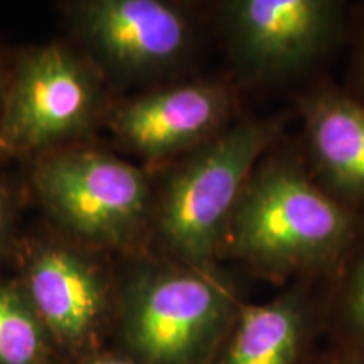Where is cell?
<instances>
[{"label":"cell","mask_w":364,"mask_h":364,"mask_svg":"<svg viewBox=\"0 0 364 364\" xmlns=\"http://www.w3.org/2000/svg\"><path fill=\"white\" fill-rule=\"evenodd\" d=\"M354 215L290 154L258 162L231 218L225 255L277 285L334 280L356 243Z\"/></svg>","instance_id":"6da1fadb"},{"label":"cell","mask_w":364,"mask_h":364,"mask_svg":"<svg viewBox=\"0 0 364 364\" xmlns=\"http://www.w3.org/2000/svg\"><path fill=\"white\" fill-rule=\"evenodd\" d=\"M247 302L218 265L147 262L117 284V351L142 364H211Z\"/></svg>","instance_id":"7a4b0ae2"},{"label":"cell","mask_w":364,"mask_h":364,"mask_svg":"<svg viewBox=\"0 0 364 364\" xmlns=\"http://www.w3.org/2000/svg\"><path fill=\"white\" fill-rule=\"evenodd\" d=\"M284 117L241 118L189 152L154 198L152 221L171 260L213 267L225 255L245 184L284 130Z\"/></svg>","instance_id":"3957f363"},{"label":"cell","mask_w":364,"mask_h":364,"mask_svg":"<svg viewBox=\"0 0 364 364\" xmlns=\"http://www.w3.org/2000/svg\"><path fill=\"white\" fill-rule=\"evenodd\" d=\"M33 182L46 209L90 245L132 250L152 221L149 177L103 150H54L41 159Z\"/></svg>","instance_id":"277c9868"},{"label":"cell","mask_w":364,"mask_h":364,"mask_svg":"<svg viewBox=\"0 0 364 364\" xmlns=\"http://www.w3.org/2000/svg\"><path fill=\"white\" fill-rule=\"evenodd\" d=\"M93 66L61 44L31 49L0 98V152L31 156L83 135L102 108Z\"/></svg>","instance_id":"5b68a950"},{"label":"cell","mask_w":364,"mask_h":364,"mask_svg":"<svg viewBox=\"0 0 364 364\" xmlns=\"http://www.w3.org/2000/svg\"><path fill=\"white\" fill-rule=\"evenodd\" d=\"M235 66L255 83L306 71L338 44L343 4L334 0H231L221 7Z\"/></svg>","instance_id":"8992f818"},{"label":"cell","mask_w":364,"mask_h":364,"mask_svg":"<svg viewBox=\"0 0 364 364\" xmlns=\"http://www.w3.org/2000/svg\"><path fill=\"white\" fill-rule=\"evenodd\" d=\"M17 282L59 356L105 349L115 326L117 282L93 258L63 243H39Z\"/></svg>","instance_id":"52a82bcc"},{"label":"cell","mask_w":364,"mask_h":364,"mask_svg":"<svg viewBox=\"0 0 364 364\" xmlns=\"http://www.w3.org/2000/svg\"><path fill=\"white\" fill-rule=\"evenodd\" d=\"M86 44L130 78L169 71L188 56L194 24L179 4L164 0H85L71 7Z\"/></svg>","instance_id":"ba28073f"},{"label":"cell","mask_w":364,"mask_h":364,"mask_svg":"<svg viewBox=\"0 0 364 364\" xmlns=\"http://www.w3.org/2000/svg\"><path fill=\"white\" fill-rule=\"evenodd\" d=\"M235 90L223 81H189L140 95L117 107L110 129L150 164L193 152L233 122Z\"/></svg>","instance_id":"9c48e42d"},{"label":"cell","mask_w":364,"mask_h":364,"mask_svg":"<svg viewBox=\"0 0 364 364\" xmlns=\"http://www.w3.org/2000/svg\"><path fill=\"white\" fill-rule=\"evenodd\" d=\"M327 287L295 280L267 302H247L211 364H311L324 336Z\"/></svg>","instance_id":"30bf717a"},{"label":"cell","mask_w":364,"mask_h":364,"mask_svg":"<svg viewBox=\"0 0 364 364\" xmlns=\"http://www.w3.org/2000/svg\"><path fill=\"white\" fill-rule=\"evenodd\" d=\"M309 149L332 191L364 201V105L332 88L304 100Z\"/></svg>","instance_id":"8fae6325"},{"label":"cell","mask_w":364,"mask_h":364,"mask_svg":"<svg viewBox=\"0 0 364 364\" xmlns=\"http://www.w3.org/2000/svg\"><path fill=\"white\" fill-rule=\"evenodd\" d=\"M324 336L327 348L354 364H364V243L351 265L327 287Z\"/></svg>","instance_id":"7c38bea8"},{"label":"cell","mask_w":364,"mask_h":364,"mask_svg":"<svg viewBox=\"0 0 364 364\" xmlns=\"http://www.w3.org/2000/svg\"><path fill=\"white\" fill-rule=\"evenodd\" d=\"M59 358L19 282L0 279V364H56Z\"/></svg>","instance_id":"4fadbf2b"},{"label":"cell","mask_w":364,"mask_h":364,"mask_svg":"<svg viewBox=\"0 0 364 364\" xmlns=\"http://www.w3.org/2000/svg\"><path fill=\"white\" fill-rule=\"evenodd\" d=\"M56 364H142L125 354L118 353L117 349H102V351L85 354L78 358H59Z\"/></svg>","instance_id":"5bb4252c"},{"label":"cell","mask_w":364,"mask_h":364,"mask_svg":"<svg viewBox=\"0 0 364 364\" xmlns=\"http://www.w3.org/2000/svg\"><path fill=\"white\" fill-rule=\"evenodd\" d=\"M11 218H12L11 196H9L7 191L0 186V253L4 252V247H6L9 228H11Z\"/></svg>","instance_id":"9a60e30c"},{"label":"cell","mask_w":364,"mask_h":364,"mask_svg":"<svg viewBox=\"0 0 364 364\" xmlns=\"http://www.w3.org/2000/svg\"><path fill=\"white\" fill-rule=\"evenodd\" d=\"M311 364H354V363L348 361V359L341 356V354L334 353L329 348H326L324 351H317Z\"/></svg>","instance_id":"2e32d148"},{"label":"cell","mask_w":364,"mask_h":364,"mask_svg":"<svg viewBox=\"0 0 364 364\" xmlns=\"http://www.w3.org/2000/svg\"><path fill=\"white\" fill-rule=\"evenodd\" d=\"M359 75H361V81L364 85V39L361 46V56H359Z\"/></svg>","instance_id":"e0dca14e"},{"label":"cell","mask_w":364,"mask_h":364,"mask_svg":"<svg viewBox=\"0 0 364 364\" xmlns=\"http://www.w3.org/2000/svg\"><path fill=\"white\" fill-rule=\"evenodd\" d=\"M0 98H2V88H0Z\"/></svg>","instance_id":"ac0fdd59"}]
</instances>
